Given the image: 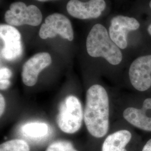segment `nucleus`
Masks as SVG:
<instances>
[{
    "label": "nucleus",
    "instance_id": "nucleus-1",
    "mask_svg": "<svg viewBox=\"0 0 151 151\" xmlns=\"http://www.w3.org/2000/svg\"><path fill=\"white\" fill-rule=\"evenodd\" d=\"M84 122L91 135L101 138L109 127V101L108 93L102 86L94 85L86 92Z\"/></svg>",
    "mask_w": 151,
    "mask_h": 151
},
{
    "label": "nucleus",
    "instance_id": "nucleus-2",
    "mask_svg": "<svg viewBox=\"0 0 151 151\" xmlns=\"http://www.w3.org/2000/svg\"><path fill=\"white\" fill-rule=\"evenodd\" d=\"M87 52L92 57H103L111 65H118L123 59L119 48L110 37L103 25H95L86 40Z\"/></svg>",
    "mask_w": 151,
    "mask_h": 151
},
{
    "label": "nucleus",
    "instance_id": "nucleus-3",
    "mask_svg": "<svg viewBox=\"0 0 151 151\" xmlns=\"http://www.w3.org/2000/svg\"><path fill=\"white\" fill-rule=\"evenodd\" d=\"M84 119L82 105L78 98L70 95L60 104L56 123L60 129L68 134H73L80 129Z\"/></svg>",
    "mask_w": 151,
    "mask_h": 151
},
{
    "label": "nucleus",
    "instance_id": "nucleus-4",
    "mask_svg": "<svg viewBox=\"0 0 151 151\" xmlns=\"http://www.w3.org/2000/svg\"><path fill=\"white\" fill-rule=\"evenodd\" d=\"M42 14L36 6H27L22 2L11 4L10 9L6 12L5 19L7 24L11 26L29 25L36 27L42 21Z\"/></svg>",
    "mask_w": 151,
    "mask_h": 151
},
{
    "label": "nucleus",
    "instance_id": "nucleus-5",
    "mask_svg": "<svg viewBox=\"0 0 151 151\" xmlns=\"http://www.w3.org/2000/svg\"><path fill=\"white\" fill-rule=\"evenodd\" d=\"M59 35L62 38L72 41L74 34L70 20L65 15L54 13L45 20L39 30V36L43 39L53 38Z\"/></svg>",
    "mask_w": 151,
    "mask_h": 151
},
{
    "label": "nucleus",
    "instance_id": "nucleus-6",
    "mask_svg": "<svg viewBox=\"0 0 151 151\" xmlns=\"http://www.w3.org/2000/svg\"><path fill=\"white\" fill-rule=\"evenodd\" d=\"M129 76L132 86L139 91L151 87V55L142 56L130 65Z\"/></svg>",
    "mask_w": 151,
    "mask_h": 151
},
{
    "label": "nucleus",
    "instance_id": "nucleus-7",
    "mask_svg": "<svg viewBox=\"0 0 151 151\" xmlns=\"http://www.w3.org/2000/svg\"><path fill=\"white\" fill-rule=\"evenodd\" d=\"M0 37L4 43L1 50L4 59L11 61L20 57L22 53V36L15 27L10 25L1 24Z\"/></svg>",
    "mask_w": 151,
    "mask_h": 151
},
{
    "label": "nucleus",
    "instance_id": "nucleus-8",
    "mask_svg": "<svg viewBox=\"0 0 151 151\" xmlns=\"http://www.w3.org/2000/svg\"><path fill=\"white\" fill-rule=\"evenodd\" d=\"M139 23L133 17L127 16H115L111 21L109 27V36L119 48H127L128 43L127 35L128 32L137 30Z\"/></svg>",
    "mask_w": 151,
    "mask_h": 151
},
{
    "label": "nucleus",
    "instance_id": "nucleus-9",
    "mask_svg": "<svg viewBox=\"0 0 151 151\" xmlns=\"http://www.w3.org/2000/svg\"><path fill=\"white\" fill-rule=\"evenodd\" d=\"M51 63L52 58L48 53L42 52L34 55L22 66L23 83L27 86H34L37 82L39 73Z\"/></svg>",
    "mask_w": 151,
    "mask_h": 151
},
{
    "label": "nucleus",
    "instance_id": "nucleus-10",
    "mask_svg": "<svg viewBox=\"0 0 151 151\" xmlns=\"http://www.w3.org/2000/svg\"><path fill=\"white\" fill-rule=\"evenodd\" d=\"M67 10L70 16L78 19H96L101 15L105 7L104 0H90L83 2L79 0H70Z\"/></svg>",
    "mask_w": 151,
    "mask_h": 151
},
{
    "label": "nucleus",
    "instance_id": "nucleus-11",
    "mask_svg": "<svg viewBox=\"0 0 151 151\" xmlns=\"http://www.w3.org/2000/svg\"><path fill=\"white\" fill-rule=\"evenodd\" d=\"M123 117L135 127L151 132V98L144 101L142 109L127 108L123 112Z\"/></svg>",
    "mask_w": 151,
    "mask_h": 151
},
{
    "label": "nucleus",
    "instance_id": "nucleus-12",
    "mask_svg": "<svg viewBox=\"0 0 151 151\" xmlns=\"http://www.w3.org/2000/svg\"><path fill=\"white\" fill-rule=\"evenodd\" d=\"M132 138L127 130L117 131L107 137L103 143L102 151H127L125 147Z\"/></svg>",
    "mask_w": 151,
    "mask_h": 151
},
{
    "label": "nucleus",
    "instance_id": "nucleus-13",
    "mask_svg": "<svg viewBox=\"0 0 151 151\" xmlns=\"http://www.w3.org/2000/svg\"><path fill=\"white\" fill-rule=\"evenodd\" d=\"M21 131L24 135L30 138H42L48 134V125L40 122L28 123L22 126Z\"/></svg>",
    "mask_w": 151,
    "mask_h": 151
},
{
    "label": "nucleus",
    "instance_id": "nucleus-14",
    "mask_svg": "<svg viewBox=\"0 0 151 151\" xmlns=\"http://www.w3.org/2000/svg\"><path fill=\"white\" fill-rule=\"evenodd\" d=\"M0 151H30V147L25 140H8L0 146Z\"/></svg>",
    "mask_w": 151,
    "mask_h": 151
},
{
    "label": "nucleus",
    "instance_id": "nucleus-15",
    "mask_svg": "<svg viewBox=\"0 0 151 151\" xmlns=\"http://www.w3.org/2000/svg\"><path fill=\"white\" fill-rule=\"evenodd\" d=\"M45 151H77L69 141L60 140L52 143Z\"/></svg>",
    "mask_w": 151,
    "mask_h": 151
},
{
    "label": "nucleus",
    "instance_id": "nucleus-16",
    "mask_svg": "<svg viewBox=\"0 0 151 151\" xmlns=\"http://www.w3.org/2000/svg\"><path fill=\"white\" fill-rule=\"evenodd\" d=\"M12 76L11 70L6 67H2L0 70V81L9 80Z\"/></svg>",
    "mask_w": 151,
    "mask_h": 151
},
{
    "label": "nucleus",
    "instance_id": "nucleus-17",
    "mask_svg": "<svg viewBox=\"0 0 151 151\" xmlns=\"http://www.w3.org/2000/svg\"><path fill=\"white\" fill-rule=\"evenodd\" d=\"M5 100L2 94L0 95V115L2 116L5 109Z\"/></svg>",
    "mask_w": 151,
    "mask_h": 151
},
{
    "label": "nucleus",
    "instance_id": "nucleus-18",
    "mask_svg": "<svg viewBox=\"0 0 151 151\" xmlns=\"http://www.w3.org/2000/svg\"><path fill=\"white\" fill-rule=\"evenodd\" d=\"M11 85L10 80H2L0 81V88L1 90H5L8 88Z\"/></svg>",
    "mask_w": 151,
    "mask_h": 151
},
{
    "label": "nucleus",
    "instance_id": "nucleus-19",
    "mask_svg": "<svg viewBox=\"0 0 151 151\" xmlns=\"http://www.w3.org/2000/svg\"><path fill=\"white\" fill-rule=\"evenodd\" d=\"M142 151H151V139L146 143Z\"/></svg>",
    "mask_w": 151,
    "mask_h": 151
},
{
    "label": "nucleus",
    "instance_id": "nucleus-20",
    "mask_svg": "<svg viewBox=\"0 0 151 151\" xmlns=\"http://www.w3.org/2000/svg\"><path fill=\"white\" fill-rule=\"evenodd\" d=\"M150 6L151 9V1L150 3ZM148 32L149 34L151 35V24L150 25V26L148 27Z\"/></svg>",
    "mask_w": 151,
    "mask_h": 151
},
{
    "label": "nucleus",
    "instance_id": "nucleus-21",
    "mask_svg": "<svg viewBox=\"0 0 151 151\" xmlns=\"http://www.w3.org/2000/svg\"><path fill=\"white\" fill-rule=\"evenodd\" d=\"M38 1H40V2H45V1H48L49 0H37Z\"/></svg>",
    "mask_w": 151,
    "mask_h": 151
}]
</instances>
